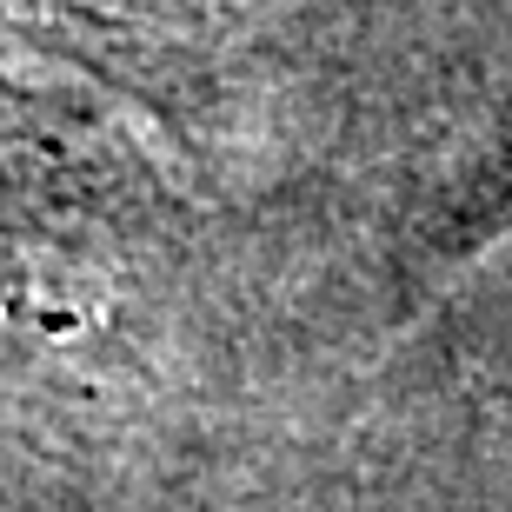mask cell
<instances>
[{"mask_svg":"<svg viewBox=\"0 0 512 512\" xmlns=\"http://www.w3.org/2000/svg\"><path fill=\"white\" fill-rule=\"evenodd\" d=\"M506 233H512V167L473 200V220L459 233V253H479V247H493V240H506Z\"/></svg>","mask_w":512,"mask_h":512,"instance_id":"obj_1","label":"cell"}]
</instances>
